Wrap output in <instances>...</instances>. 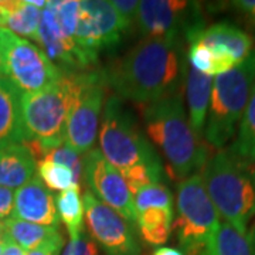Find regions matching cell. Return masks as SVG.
Returning <instances> with one entry per match:
<instances>
[{"label":"cell","instance_id":"ba28073f","mask_svg":"<svg viewBox=\"0 0 255 255\" xmlns=\"http://www.w3.org/2000/svg\"><path fill=\"white\" fill-rule=\"evenodd\" d=\"M74 98L65 125L64 145L78 155H87L97 140L100 115L105 98L107 74L102 70H82L71 73Z\"/></svg>","mask_w":255,"mask_h":255},{"label":"cell","instance_id":"1f68e13d","mask_svg":"<svg viewBox=\"0 0 255 255\" xmlns=\"http://www.w3.org/2000/svg\"><path fill=\"white\" fill-rule=\"evenodd\" d=\"M61 255H100V251L88 233H84L81 237L70 238Z\"/></svg>","mask_w":255,"mask_h":255},{"label":"cell","instance_id":"7402d4cb","mask_svg":"<svg viewBox=\"0 0 255 255\" xmlns=\"http://www.w3.org/2000/svg\"><path fill=\"white\" fill-rule=\"evenodd\" d=\"M237 130L236 140L228 147V152L240 163L250 167L255 160V82Z\"/></svg>","mask_w":255,"mask_h":255},{"label":"cell","instance_id":"8fae6325","mask_svg":"<svg viewBox=\"0 0 255 255\" xmlns=\"http://www.w3.org/2000/svg\"><path fill=\"white\" fill-rule=\"evenodd\" d=\"M124 33L127 28L111 1H80L75 43L92 63L97 64L98 53L104 48L119 44Z\"/></svg>","mask_w":255,"mask_h":255},{"label":"cell","instance_id":"e0dca14e","mask_svg":"<svg viewBox=\"0 0 255 255\" xmlns=\"http://www.w3.org/2000/svg\"><path fill=\"white\" fill-rule=\"evenodd\" d=\"M24 140L21 91L6 77L0 78V147L23 143Z\"/></svg>","mask_w":255,"mask_h":255},{"label":"cell","instance_id":"5bb4252c","mask_svg":"<svg viewBox=\"0 0 255 255\" xmlns=\"http://www.w3.org/2000/svg\"><path fill=\"white\" fill-rule=\"evenodd\" d=\"M36 43L38 48L57 65L60 64L63 73H74L88 70L94 65L88 55L60 30L53 11L46 4L41 11V21L37 31Z\"/></svg>","mask_w":255,"mask_h":255},{"label":"cell","instance_id":"4fadbf2b","mask_svg":"<svg viewBox=\"0 0 255 255\" xmlns=\"http://www.w3.org/2000/svg\"><path fill=\"white\" fill-rule=\"evenodd\" d=\"M194 3L174 0L139 1L135 28L145 38H176L180 30L201 26L197 16L191 13Z\"/></svg>","mask_w":255,"mask_h":255},{"label":"cell","instance_id":"52a82bcc","mask_svg":"<svg viewBox=\"0 0 255 255\" xmlns=\"http://www.w3.org/2000/svg\"><path fill=\"white\" fill-rule=\"evenodd\" d=\"M177 217L172 230L184 255H200L220 226V214L210 200L201 174L179 183L176 196Z\"/></svg>","mask_w":255,"mask_h":255},{"label":"cell","instance_id":"3957f363","mask_svg":"<svg viewBox=\"0 0 255 255\" xmlns=\"http://www.w3.org/2000/svg\"><path fill=\"white\" fill-rule=\"evenodd\" d=\"M74 98L71 73L37 92L21 94V118L26 132L23 145L36 162L64 145L65 125Z\"/></svg>","mask_w":255,"mask_h":255},{"label":"cell","instance_id":"f1b7e54d","mask_svg":"<svg viewBox=\"0 0 255 255\" xmlns=\"http://www.w3.org/2000/svg\"><path fill=\"white\" fill-rule=\"evenodd\" d=\"M47 6L53 11L60 30L68 38L75 40L80 1H77V0H55V1H47Z\"/></svg>","mask_w":255,"mask_h":255},{"label":"cell","instance_id":"44dd1931","mask_svg":"<svg viewBox=\"0 0 255 255\" xmlns=\"http://www.w3.org/2000/svg\"><path fill=\"white\" fill-rule=\"evenodd\" d=\"M0 11L4 18V28L21 38L36 41L41 11L31 6L27 0H1Z\"/></svg>","mask_w":255,"mask_h":255},{"label":"cell","instance_id":"d6986e66","mask_svg":"<svg viewBox=\"0 0 255 255\" xmlns=\"http://www.w3.org/2000/svg\"><path fill=\"white\" fill-rule=\"evenodd\" d=\"M184 74H186V97H187V108H189V121L193 130L199 136H201L204 133L214 78L196 71L190 65H186Z\"/></svg>","mask_w":255,"mask_h":255},{"label":"cell","instance_id":"277c9868","mask_svg":"<svg viewBox=\"0 0 255 255\" xmlns=\"http://www.w3.org/2000/svg\"><path fill=\"white\" fill-rule=\"evenodd\" d=\"M200 174L220 216L247 233L248 223L255 216V183L250 169L240 163L228 149H221L209 157Z\"/></svg>","mask_w":255,"mask_h":255},{"label":"cell","instance_id":"ac0fdd59","mask_svg":"<svg viewBox=\"0 0 255 255\" xmlns=\"http://www.w3.org/2000/svg\"><path fill=\"white\" fill-rule=\"evenodd\" d=\"M36 159L23 143L0 147V186L20 189L36 176Z\"/></svg>","mask_w":255,"mask_h":255},{"label":"cell","instance_id":"6da1fadb","mask_svg":"<svg viewBox=\"0 0 255 255\" xmlns=\"http://www.w3.org/2000/svg\"><path fill=\"white\" fill-rule=\"evenodd\" d=\"M182 44L176 38H143L107 71V82L121 100L152 104L179 91Z\"/></svg>","mask_w":255,"mask_h":255},{"label":"cell","instance_id":"d6a6232c","mask_svg":"<svg viewBox=\"0 0 255 255\" xmlns=\"http://www.w3.org/2000/svg\"><path fill=\"white\" fill-rule=\"evenodd\" d=\"M111 3L122 20L124 26L127 28V33L130 28L135 27L139 1H135V0H114Z\"/></svg>","mask_w":255,"mask_h":255},{"label":"cell","instance_id":"4dcf8cb0","mask_svg":"<svg viewBox=\"0 0 255 255\" xmlns=\"http://www.w3.org/2000/svg\"><path fill=\"white\" fill-rule=\"evenodd\" d=\"M187 58H189V65L191 68L214 78V57L211 54L209 47L197 41L190 43Z\"/></svg>","mask_w":255,"mask_h":255},{"label":"cell","instance_id":"30bf717a","mask_svg":"<svg viewBox=\"0 0 255 255\" xmlns=\"http://www.w3.org/2000/svg\"><path fill=\"white\" fill-rule=\"evenodd\" d=\"M88 236L108 255H140L142 248L132 223L100 201L91 191L82 196Z\"/></svg>","mask_w":255,"mask_h":255},{"label":"cell","instance_id":"5b68a950","mask_svg":"<svg viewBox=\"0 0 255 255\" xmlns=\"http://www.w3.org/2000/svg\"><path fill=\"white\" fill-rule=\"evenodd\" d=\"M255 82V51L228 73L214 77L204 127L206 142L221 150L237 132Z\"/></svg>","mask_w":255,"mask_h":255},{"label":"cell","instance_id":"f35d334b","mask_svg":"<svg viewBox=\"0 0 255 255\" xmlns=\"http://www.w3.org/2000/svg\"><path fill=\"white\" fill-rule=\"evenodd\" d=\"M4 77H6V71H4V58H3L1 48H0V78H4Z\"/></svg>","mask_w":255,"mask_h":255},{"label":"cell","instance_id":"8d00e7d4","mask_svg":"<svg viewBox=\"0 0 255 255\" xmlns=\"http://www.w3.org/2000/svg\"><path fill=\"white\" fill-rule=\"evenodd\" d=\"M1 255H24V251L4 234V250Z\"/></svg>","mask_w":255,"mask_h":255},{"label":"cell","instance_id":"7a4b0ae2","mask_svg":"<svg viewBox=\"0 0 255 255\" xmlns=\"http://www.w3.org/2000/svg\"><path fill=\"white\" fill-rule=\"evenodd\" d=\"M146 133L163 153L174 177L187 179L201 173L209 160V149L190 125L180 91L145 105Z\"/></svg>","mask_w":255,"mask_h":255},{"label":"cell","instance_id":"ab89813d","mask_svg":"<svg viewBox=\"0 0 255 255\" xmlns=\"http://www.w3.org/2000/svg\"><path fill=\"white\" fill-rule=\"evenodd\" d=\"M4 233H6V226H4V221H1V220H0V237H1V236H4Z\"/></svg>","mask_w":255,"mask_h":255},{"label":"cell","instance_id":"d4e9b609","mask_svg":"<svg viewBox=\"0 0 255 255\" xmlns=\"http://www.w3.org/2000/svg\"><path fill=\"white\" fill-rule=\"evenodd\" d=\"M55 206L60 220L67 228L70 238H78L84 234V201L80 189L74 187L60 191L55 197Z\"/></svg>","mask_w":255,"mask_h":255},{"label":"cell","instance_id":"cb8c5ba5","mask_svg":"<svg viewBox=\"0 0 255 255\" xmlns=\"http://www.w3.org/2000/svg\"><path fill=\"white\" fill-rule=\"evenodd\" d=\"M173 217V210H146L139 213L136 224L143 243L152 247L164 244L170 237Z\"/></svg>","mask_w":255,"mask_h":255},{"label":"cell","instance_id":"603a6c76","mask_svg":"<svg viewBox=\"0 0 255 255\" xmlns=\"http://www.w3.org/2000/svg\"><path fill=\"white\" fill-rule=\"evenodd\" d=\"M6 226V236L18 246L24 253L34 250L46 241L60 234V227H47L34 223H28L23 220L10 217L4 221Z\"/></svg>","mask_w":255,"mask_h":255},{"label":"cell","instance_id":"d590c367","mask_svg":"<svg viewBox=\"0 0 255 255\" xmlns=\"http://www.w3.org/2000/svg\"><path fill=\"white\" fill-rule=\"evenodd\" d=\"M233 4L237 9L243 10L247 16L255 20V0H240V1H234Z\"/></svg>","mask_w":255,"mask_h":255},{"label":"cell","instance_id":"4316f807","mask_svg":"<svg viewBox=\"0 0 255 255\" xmlns=\"http://www.w3.org/2000/svg\"><path fill=\"white\" fill-rule=\"evenodd\" d=\"M133 204L136 214L146 210H173V196L164 184L156 183L133 194Z\"/></svg>","mask_w":255,"mask_h":255},{"label":"cell","instance_id":"ffe728a7","mask_svg":"<svg viewBox=\"0 0 255 255\" xmlns=\"http://www.w3.org/2000/svg\"><path fill=\"white\" fill-rule=\"evenodd\" d=\"M200 255H255V227L243 233L227 221H220Z\"/></svg>","mask_w":255,"mask_h":255},{"label":"cell","instance_id":"2e32d148","mask_svg":"<svg viewBox=\"0 0 255 255\" xmlns=\"http://www.w3.org/2000/svg\"><path fill=\"white\" fill-rule=\"evenodd\" d=\"M184 34L189 44L196 41L201 43L214 53L233 55L238 64L243 63L254 51L251 36L228 21H220L206 28L196 26L189 28Z\"/></svg>","mask_w":255,"mask_h":255},{"label":"cell","instance_id":"e575fe53","mask_svg":"<svg viewBox=\"0 0 255 255\" xmlns=\"http://www.w3.org/2000/svg\"><path fill=\"white\" fill-rule=\"evenodd\" d=\"M14 207V191L0 186V220L6 221L13 216Z\"/></svg>","mask_w":255,"mask_h":255},{"label":"cell","instance_id":"7c38bea8","mask_svg":"<svg viewBox=\"0 0 255 255\" xmlns=\"http://www.w3.org/2000/svg\"><path fill=\"white\" fill-rule=\"evenodd\" d=\"M84 182L98 200L118 211L129 223H136L133 196L122 174L104 157L100 149H92L84 155Z\"/></svg>","mask_w":255,"mask_h":255},{"label":"cell","instance_id":"8992f818","mask_svg":"<svg viewBox=\"0 0 255 255\" xmlns=\"http://www.w3.org/2000/svg\"><path fill=\"white\" fill-rule=\"evenodd\" d=\"M101 153L119 173L140 163H156L160 159L140 132L133 114L117 95L105 102L100 128Z\"/></svg>","mask_w":255,"mask_h":255},{"label":"cell","instance_id":"7bdbcfd3","mask_svg":"<svg viewBox=\"0 0 255 255\" xmlns=\"http://www.w3.org/2000/svg\"><path fill=\"white\" fill-rule=\"evenodd\" d=\"M3 28H4V18H3L1 11H0V30H3Z\"/></svg>","mask_w":255,"mask_h":255},{"label":"cell","instance_id":"836d02e7","mask_svg":"<svg viewBox=\"0 0 255 255\" xmlns=\"http://www.w3.org/2000/svg\"><path fill=\"white\" fill-rule=\"evenodd\" d=\"M64 247V236L60 233L44 244L37 247L34 250L24 253V255H60Z\"/></svg>","mask_w":255,"mask_h":255},{"label":"cell","instance_id":"83f0119b","mask_svg":"<svg viewBox=\"0 0 255 255\" xmlns=\"http://www.w3.org/2000/svg\"><path fill=\"white\" fill-rule=\"evenodd\" d=\"M124 180L128 184L129 190L133 194H136L140 189L146 186L156 184L160 182L162 174H163V167L160 162L156 163H140L121 172Z\"/></svg>","mask_w":255,"mask_h":255},{"label":"cell","instance_id":"9c48e42d","mask_svg":"<svg viewBox=\"0 0 255 255\" xmlns=\"http://www.w3.org/2000/svg\"><path fill=\"white\" fill-rule=\"evenodd\" d=\"M0 48L4 58L6 78L13 82L21 94L41 91L63 77V70L36 44L6 28L0 30Z\"/></svg>","mask_w":255,"mask_h":255},{"label":"cell","instance_id":"60d3db41","mask_svg":"<svg viewBox=\"0 0 255 255\" xmlns=\"http://www.w3.org/2000/svg\"><path fill=\"white\" fill-rule=\"evenodd\" d=\"M248 169H250V172H251V176H253V180H254V183H255V160L253 162V164H251V166H250Z\"/></svg>","mask_w":255,"mask_h":255},{"label":"cell","instance_id":"484cf974","mask_svg":"<svg viewBox=\"0 0 255 255\" xmlns=\"http://www.w3.org/2000/svg\"><path fill=\"white\" fill-rule=\"evenodd\" d=\"M37 172H38L40 180L44 183L48 189L60 191H65L74 187L80 189V184L75 180L73 170L64 164L54 163V162L43 159L37 162Z\"/></svg>","mask_w":255,"mask_h":255},{"label":"cell","instance_id":"b9f144b4","mask_svg":"<svg viewBox=\"0 0 255 255\" xmlns=\"http://www.w3.org/2000/svg\"><path fill=\"white\" fill-rule=\"evenodd\" d=\"M3 250H4V236L0 237V255L3 254Z\"/></svg>","mask_w":255,"mask_h":255},{"label":"cell","instance_id":"f546056e","mask_svg":"<svg viewBox=\"0 0 255 255\" xmlns=\"http://www.w3.org/2000/svg\"><path fill=\"white\" fill-rule=\"evenodd\" d=\"M44 159L70 167L73 170L74 177L78 184L81 180H84V156L78 155L75 150L70 149L68 146L63 145L57 147L53 152H50Z\"/></svg>","mask_w":255,"mask_h":255},{"label":"cell","instance_id":"74e56055","mask_svg":"<svg viewBox=\"0 0 255 255\" xmlns=\"http://www.w3.org/2000/svg\"><path fill=\"white\" fill-rule=\"evenodd\" d=\"M152 255H184L177 248H173V247H160L157 248L155 253Z\"/></svg>","mask_w":255,"mask_h":255},{"label":"cell","instance_id":"9a60e30c","mask_svg":"<svg viewBox=\"0 0 255 255\" xmlns=\"http://www.w3.org/2000/svg\"><path fill=\"white\" fill-rule=\"evenodd\" d=\"M11 217L47 227H60L55 197L38 176L16 190Z\"/></svg>","mask_w":255,"mask_h":255}]
</instances>
